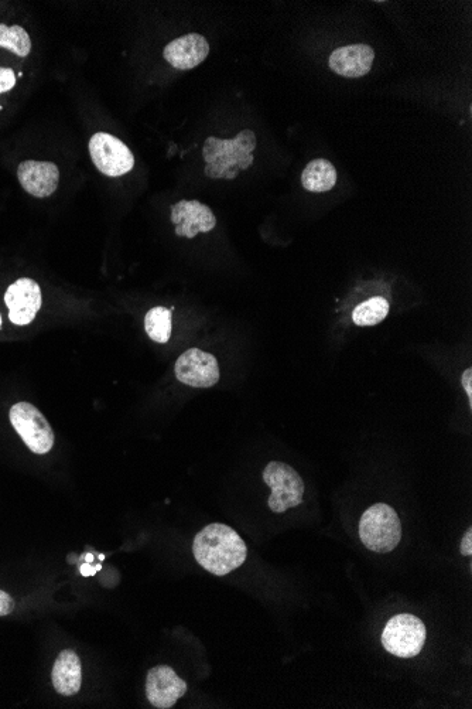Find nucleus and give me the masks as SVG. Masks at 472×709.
<instances>
[{
    "instance_id": "nucleus-1",
    "label": "nucleus",
    "mask_w": 472,
    "mask_h": 709,
    "mask_svg": "<svg viewBox=\"0 0 472 709\" xmlns=\"http://www.w3.org/2000/svg\"><path fill=\"white\" fill-rule=\"evenodd\" d=\"M193 552L198 564L217 576L235 571L248 557L245 541L234 528L220 523L210 524L196 535Z\"/></svg>"
},
{
    "instance_id": "nucleus-2",
    "label": "nucleus",
    "mask_w": 472,
    "mask_h": 709,
    "mask_svg": "<svg viewBox=\"0 0 472 709\" xmlns=\"http://www.w3.org/2000/svg\"><path fill=\"white\" fill-rule=\"evenodd\" d=\"M256 139L255 132L251 129L239 132L236 138L218 139L210 138L205 141L203 156L205 163V176L211 179H225V175L232 169L241 170L249 169L253 165L252 152L255 151Z\"/></svg>"
},
{
    "instance_id": "nucleus-3",
    "label": "nucleus",
    "mask_w": 472,
    "mask_h": 709,
    "mask_svg": "<svg viewBox=\"0 0 472 709\" xmlns=\"http://www.w3.org/2000/svg\"><path fill=\"white\" fill-rule=\"evenodd\" d=\"M359 537L368 550L388 554L402 540V524L396 511L385 503L374 504L361 517Z\"/></svg>"
},
{
    "instance_id": "nucleus-4",
    "label": "nucleus",
    "mask_w": 472,
    "mask_h": 709,
    "mask_svg": "<svg viewBox=\"0 0 472 709\" xmlns=\"http://www.w3.org/2000/svg\"><path fill=\"white\" fill-rule=\"evenodd\" d=\"M263 482L272 490L268 504L273 513L282 514L303 503L306 487L302 476L287 463L270 462L263 470Z\"/></svg>"
},
{
    "instance_id": "nucleus-5",
    "label": "nucleus",
    "mask_w": 472,
    "mask_h": 709,
    "mask_svg": "<svg viewBox=\"0 0 472 709\" xmlns=\"http://www.w3.org/2000/svg\"><path fill=\"white\" fill-rule=\"evenodd\" d=\"M10 424L27 448L36 455H46L53 449L56 436L46 417L30 402H17L10 408Z\"/></svg>"
},
{
    "instance_id": "nucleus-6",
    "label": "nucleus",
    "mask_w": 472,
    "mask_h": 709,
    "mask_svg": "<svg viewBox=\"0 0 472 709\" xmlns=\"http://www.w3.org/2000/svg\"><path fill=\"white\" fill-rule=\"evenodd\" d=\"M426 643V626L415 615L393 616L382 633V644L388 653L399 659L419 656Z\"/></svg>"
},
{
    "instance_id": "nucleus-7",
    "label": "nucleus",
    "mask_w": 472,
    "mask_h": 709,
    "mask_svg": "<svg viewBox=\"0 0 472 709\" xmlns=\"http://www.w3.org/2000/svg\"><path fill=\"white\" fill-rule=\"evenodd\" d=\"M88 148L92 163L102 175L119 177L135 167V156L131 149L114 135L98 132L92 136Z\"/></svg>"
},
{
    "instance_id": "nucleus-8",
    "label": "nucleus",
    "mask_w": 472,
    "mask_h": 709,
    "mask_svg": "<svg viewBox=\"0 0 472 709\" xmlns=\"http://www.w3.org/2000/svg\"><path fill=\"white\" fill-rule=\"evenodd\" d=\"M174 374L180 383L193 388H210L220 381L218 360L200 349H190L181 354L174 366Z\"/></svg>"
},
{
    "instance_id": "nucleus-9",
    "label": "nucleus",
    "mask_w": 472,
    "mask_h": 709,
    "mask_svg": "<svg viewBox=\"0 0 472 709\" xmlns=\"http://www.w3.org/2000/svg\"><path fill=\"white\" fill-rule=\"evenodd\" d=\"M41 289L30 278L17 279L5 293V303L9 309L10 322L17 326H26L36 319L41 308Z\"/></svg>"
},
{
    "instance_id": "nucleus-10",
    "label": "nucleus",
    "mask_w": 472,
    "mask_h": 709,
    "mask_svg": "<svg viewBox=\"0 0 472 709\" xmlns=\"http://www.w3.org/2000/svg\"><path fill=\"white\" fill-rule=\"evenodd\" d=\"M170 220L176 226L177 237L190 240L200 233H210L217 226V217L210 207L197 200H181L174 204Z\"/></svg>"
},
{
    "instance_id": "nucleus-11",
    "label": "nucleus",
    "mask_w": 472,
    "mask_h": 709,
    "mask_svg": "<svg viewBox=\"0 0 472 709\" xmlns=\"http://www.w3.org/2000/svg\"><path fill=\"white\" fill-rule=\"evenodd\" d=\"M187 693L186 681L169 666H157L147 673V700L155 708L169 709Z\"/></svg>"
},
{
    "instance_id": "nucleus-12",
    "label": "nucleus",
    "mask_w": 472,
    "mask_h": 709,
    "mask_svg": "<svg viewBox=\"0 0 472 709\" xmlns=\"http://www.w3.org/2000/svg\"><path fill=\"white\" fill-rule=\"evenodd\" d=\"M17 179L30 196L46 199L57 190L60 170L51 162L26 160L17 167Z\"/></svg>"
},
{
    "instance_id": "nucleus-13",
    "label": "nucleus",
    "mask_w": 472,
    "mask_h": 709,
    "mask_svg": "<svg viewBox=\"0 0 472 709\" xmlns=\"http://www.w3.org/2000/svg\"><path fill=\"white\" fill-rule=\"evenodd\" d=\"M210 54V44L201 34L190 33L164 47V60L177 70H193Z\"/></svg>"
},
{
    "instance_id": "nucleus-14",
    "label": "nucleus",
    "mask_w": 472,
    "mask_h": 709,
    "mask_svg": "<svg viewBox=\"0 0 472 709\" xmlns=\"http://www.w3.org/2000/svg\"><path fill=\"white\" fill-rule=\"evenodd\" d=\"M375 51L368 44H351L333 51L328 60L331 70L345 78L367 76L374 66Z\"/></svg>"
},
{
    "instance_id": "nucleus-15",
    "label": "nucleus",
    "mask_w": 472,
    "mask_h": 709,
    "mask_svg": "<svg viewBox=\"0 0 472 709\" xmlns=\"http://www.w3.org/2000/svg\"><path fill=\"white\" fill-rule=\"evenodd\" d=\"M51 681L58 694L73 697L80 693L82 668L80 657L74 650L61 651L54 663Z\"/></svg>"
},
{
    "instance_id": "nucleus-16",
    "label": "nucleus",
    "mask_w": 472,
    "mask_h": 709,
    "mask_svg": "<svg viewBox=\"0 0 472 709\" xmlns=\"http://www.w3.org/2000/svg\"><path fill=\"white\" fill-rule=\"evenodd\" d=\"M337 183V170L326 159H316L303 170L302 184L307 192L326 193Z\"/></svg>"
},
{
    "instance_id": "nucleus-17",
    "label": "nucleus",
    "mask_w": 472,
    "mask_h": 709,
    "mask_svg": "<svg viewBox=\"0 0 472 709\" xmlns=\"http://www.w3.org/2000/svg\"><path fill=\"white\" fill-rule=\"evenodd\" d=\"M389 315V303L381 296L362 302L352 312V322L357 326H375Z\"/></svg>"
},
{
    "instance_id": "nucleus-18",
    "label": "nucleus",
    "mask_w": 472,
    "mask_h": 709,
    "mask_svg": "<svg viewBox=\"0 0 472 709\" xmlns=\"http://www.w3.org/2000/svg\"><path fill=\"white\" fill-rule=\"evenodd\" d=\"M145 330L153 342L166 344L171 334V310L157 306L150 309L145 317Z\"/></svg>"
},
{
    "instance_id": "nucleus-19",
    "label": "nucleus",
    "mask_w": 472,
    "mask_h": 709,
    "mask_svg": "<svg viewBox=\"0 0 472 709\" xmlns=\"http://www.w3.org/2000/svg\"><path fill=\"white\" fill-rule=\"evenodd\" d=\"M0 49H6L19 57H27L32 51V40L22 26L0 25Z\"/></svg>"
},
{
    "instance_id": "nucleus-20",
    "label": "nucleus",
    "mask_w": 472,
    "mask_h": 709,
    "mask_svg": "<svg viewBox=\"0 0 472 709\" xmlns=\"http://www.w3.org/2000/svg\"><path fill=\"white\" fill-rule=\"evenodd\" d=\"M15 85V71H13L12 68L0 67V94L12 90Z\"/></svg>"
},
{
    "instance_id": "nucleus-21",
    "label": "nucleus",
    "mask_w": 472,
    "mask_h": 709,
    "mask_svg": "<svg viewBox=\"0 0 472 709\" xmlns=\"http://www.w3.org/2000/svg\"><path fill=\"white\" fill-rule=\"evenodd\" d=\"M15 610V601L9 593L0 591V618L8 616Z\"/></svg>"
},
{
    "instance_id": "nucleus-22",
    "label": "nucleus",
    "mask_w": 472,
    "mask_h": 709,
    "mask_svg": "<svg viewBox=\"0 0 472 709\" xmlns=\"http://www.w3.org/2000/svg\"><path fill=\"white\" fill-rule=\"evenodd\" d=\"M461 554L464 557H471L472 554V528H468L467 534L464 535L460 547Z\"/></svg>"
},
{
    "instance_id": "nucleus-23",
    "label": "nucleus",
    "mask_w": 472,
    "mask_h": 709,
    "mask_svg": "<svg viewBox=\"0 0 472 709\" xmlns=\"http://www.w3.org/2000/svg\"><path fill=\"white\" fill-rule=\"evenodd\" d=\"M461 383H463L465 393H467L468 400H470V405L472 407V370H471V368H467V370L464 371L463 378H461Z\"/></svg>"
},
{
    "instance_id": "nucleus-24",
    "label": "nucleus",
    "mask_w": 472,
    "mask_h": 709,
    "mask_svg": "<svg viewBox=\"0 0 472 709\" xmlns=\"http://www.w3.org/2000/svg\"><path fill=\"white\" fill-rule=\"evenodd\" d=\"M81 575L82 576H92L97 574L99 569H101V565H97V567H91L90 564H84L81 565Z\"/></svg>"
},
{
    "instance_id": "nucleus-25",
    "label": "nucleus",
    "mask_w": 472,
    "mask_h": 709,
    "mask_svg": "<svg viewBox=\"0 0 472 709\" xmlns=\"http://www.w3.org/2000/svg\"><path fill=\"white\" fill-rule=\"evenodd\" d=\"M0 327H2V317H0Z\"/></svg>"
}]
</instances>
